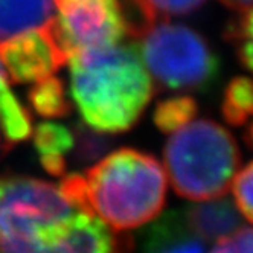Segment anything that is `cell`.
I'll return each instance as SVG.
<instances>
[{
	"label": "cell",
	"instance_id": "cell-2",
	"mask_svg": "<svg viewBox=\"0 0 253 253\" xmlns=\"http://www.w3.org/2000/svg\"><path fill=\"white\" fill-rule=\"evenodd\" d=\"M167 172L154 156L121 148L99 159L84 175H64L60 189L70 202L121 232L156 218L167 200Z\"/></svg>",
	"mask_w": 253,
	"mask_h": 253
},
{
	"label": "cell",
	"instance_id": "cell-8",
	"mask_svg": "<svg viewBox=\"0 0 253 253\" xmlns=\"http://www.w3.org/2000/svg\"><path fill=\"white\" fill-rule=\"evenodd\" d=\"M206 243L189 229L183 211H169L145 230L142 253H206Z\"/></svg>",
	"mask_w": 253,
	"mask_h": 253
},
{
	"label": "cell",
	"instance_id": "cell-23",
	"mask_svg": "<svg viewBox=\"0 0 253 253\" xmlns=\"http://www.w3.org/2000/svg\"><path fill=\"white\" fill-rule=\"evenodd\" d=\"M247 125H249V128L246 131V142L253 148V121H250Z\"/></svg>",
	"mask_w": 253,
	"mask_h": 253
},
{
	"label": "cell",
	"instance_id": "cell-10",
	"mask_svg": "<svg viewBox=\"0 0 253 253\" xmlns=\"http://www.w3.org/2000/svg\"><path fill=\"white\" fill-rule=\"evenodd\" d=\"M53 15V0H0V44L43 28Z\"/></svg>",
	"mask_w": 253,
	"mask_h": 253
},
{
	"label": "cell",
	"instance_id": "cell-1",
	"mask_svg": "<svg viewBox=\"0 0 253 253\" xmlns=\"http://www.w3.org/2000/svg\"><path fill=\"white\" fill-rule=\"evenodd\" d=\"M93 212L77 206L42 178L0 175V253H130Z\"/></svg>",
	"mask_w": 253,
	"mask_h": 253
},
{
	"label": "cell",
	"instance_id": "cell-21",
	"mask_svg": "<svg viewBox=\"0 0 253 253\" xmlns=\"http://www.w3.org/2000/svg\"><path fill=\"white\" fill-rule=\"evenodd\" d=\"M220 2L226 5L227 8L240 11V12H244L253 8V0H220Z\"/></svg>",
	"mask_w": 253,
	"mask_h": 253
},
{
	"label": "cell",
	"instance_id": "cell-19",
	"mask_svg": "<svg viewBox=\"0 0 253 253\" xmlns=\"http://www.w3.org/2000/svg\"><path fill=\"white\" fill-rule=\"evenodd\" d=\"M230 186L237 209L244 218L253 223V160L235 174Z\"/></svg>",
	"mask_w": 253,
	"mask_h": 253
},
{
	"label": "cell",
	"instance_id": "cell-16",
	"mask_svg": "<svg viewBox=\"0 0 253 253\" xmlns=\"http://www.w3.org/2000/svg\"><path fill=\"white\" fill-rule=\"evenodd\" d=\"M198 113V104L189 95H177L160 101L154 108L153 121L157 128L171 134L180 126L191 122Z\"/></svg>",
	"mask_w": 253,
	"mask_h": 253
},
{
	"label": "cell",
	"instance_id": "cell-9",
	"mask_svg": "<svg viewBox=\"0 0 253 253\" xmlns=\"http://www.w3.org/2000/svg\"><path fill=\"white\" fill-rule=\"evenodd\" d=\"M183 216L189 229L205 243H216L241 227L240 211L226 197L189 205L183 209Z\"/></svg>",
	"mask_w": 253,
	"mask_h": 253
},
{
	"label": "cell",
	"instance_id": "cell-6",
	"mask_svg": "<svg viewBox=\"0 0 253 253\" xmlns=\"http://www.w3.org/2000/svg\"><path fill=\"white\" fill-rule=\"evenodd\" d=\"M50 28L69 58L112 47L131 34L122 0H53Z\"/></svg>",
	"mask_w": 253,
	"mask_h": 253
},
{
	"label": "cell",
	"instance_id": "cell-4",
	"mask_svg": "<svg viewBox=\"0 0 253 253\" xmlns=\"http://www.w3.org/2000/svg\"><path fill=\"white\" fill-rule=\"evenodd\" d=\"M241 153L227 128L200 118L172 131L164 148L165 172L174 191L195 202L223 197L238 172Z\"/></svg>",
	"mask_w": 253,
	"mask_h": 253
},
{
	"label": "cell",
	"instance_id": "cell-18",
	"mask_svg": "<svg viewBox=\"0 0 253 253\" xmlns=\"http://www.w3.org/2000/svg\"><path fill=\"white\" fill-rule=\"evenodd\" d=\"M74 133H75V147L72 154L75 156V159L80 164L96 162L105 153V150L110 147V140L105 137L104 133L90 128L85 124L75 126Z\"/></svg>",
	"mask_w": 253,
	"mask_h": 253
},
{
	"label": "cell",
	"instance_id": "cell-20",
	"mask_svg": "<svg viewBox=\"0 0 253 253\" xmlns=\"http://www.w3.org/2000/svg\"><path fill=\"white\" fill-rule=\"evenodd\" d=\"M211 253H253V227H238L229 237L216 241Z\"/></svg>",
	"mask_w": 253,
	"mask_h": 253
},
{
	"label": "cell",
	"instance_id": "cell-11",
	"mask_svg": "<svg viewBox=\"0 0 253 253\" xmlns=\"http://www.w3.org/2000/svg\"><path fill=\"white\" fill-rule=\"evenodd\" d=\"M75 133L58 122H42L35 126L34 148L42 167L52 175H63L67 168V157L74 153Z\"/></svg>",
	"mask_w": 253,
	"mask_h": 253
},
{
	"label": "cell",
	"instance_id": "cell-5",
	"mask_svg": "<svg viewBox=\"0 0 253 253\" xmlns=\"http://www.w3.org/2000/svg\"><path fill=\"white\" fill-rule=\"evenodd\" d=\"M133 37L153 81L171 92H205L220 75V60L203 35L185 23L157 20Z\"/></svg>",
	"mask_w": 253,
	"mask_h": 253
},
{
	"label": "cell",
	"instance_id": "cell-13",
	"mask_svg": "<svg viewBox=\"0 0 253 253\" xmlns=\"http://www.w3.org/2000/svg\"><path fill=\"white\" fill-rule=\"evenodd\" d=\"M28 99L31 107L43 118H63L70 113L64 83L55 75L34 83Z\"/></svg>",
	"mask_w": 253,
	"mask_h": 253
},
{
	"label": "cell",
	"instance_id": "cell-12",
	"mask_svg": "<svg viewBox=\"0 0 253 253\" xmlns=\"http://www.w3.org/2000/svg\"><path fill=\"white\" fill-rule=\"evenodd\" d=\"M0 126L11 143L22 142L32 134V119L9 85V78L0 63Z\"/></svg>",
	"mask_w": 253,
	"mask_h": 253
},
{
	"label": "cell",
	"instance_id": "cell-14",
	"mask_svg": "<svg viewBox=\"0 0 253 253\" xmlns=\"http://www.w3.org/2000/svg\"><path fill=\"white\" fill-rule=\"evenodd\" d=\"M221 113L233 126H243L253 121V77H237L224 88Z\"/></svg>",
	"mask_w": 253,
	"mask_h": 253
},
{
	"label": "cell",
	"instance_id": "cell-15",
	"mask_svg": "<svg viewBox=\"0 0 253 253\" xmlns=\"http://www.w3.org/2000/svg\"><path fill=\"white\" fill-rule=\"evenodd\" d=\"M139 14V20L131 35L140 28L157 20H169L171 17L189 15L200 9L206 0H130Z\"/></svg>",
	"mask_w": 253,
	"mask_h": 253
},
{
	"label": "cell",
	"instance_id": "cell-22",
	"mask_svg": "<svg viewBox=\"0 0 253 253\" xmlns=\"http://www.w3.org/2000/svg\"><path fill=\"white\" fill-rule=\"evenodd\" d=\"M12 145H14V143H11L8 140V137L5 136V133L2 130V126H0V159H3L9 153V150L12 148Z\"/></svg>",
	"mask_w": 253,
	"mask_h": 253
},
{
	"label": "cell",
	"instance_id": "cell-7",
	"mask_svg": "<svg viewBox=\"0 0 253 253\" xmlns=\"http://www.w3.org/2000/svg\"><path fill=\"white\" fill-rule=\"evenodd\" d=\"M0 63L11 83L34 84L55 75L67 63V55L49 20L43 28L23 32L0 44Z\"/></svg>",
	"mask_w": 253,
	"mask_h": 253
},
{
	"label": "cell",
	"instance_id": "cell-3",
	"mask_svg": "<svg viewBox=\"0 0 253 253\" xmlns=\"http://www.w3.org/2000/svg\"><path fill=\"white\" fill-rule=\"evenodd\" d=\"M69 95L84 124L104 134L133 128L154 95V81L134 44L69 58Z\"/></svg>",
	"mask_w": 253,
	"mask_h": 253
},
{
	"label": "cell",
	"instance_id": "cell-17",
	"mask_svg": "<svg viewBox=\"0 0 253 253\" xmlns=\"http://www.w3.org/2000/svg\"><path fill=\"white\" fill-rule=\"evenodd\" d=\"M227 40L233 44L243 66L253 72V8L244 11L227 28Z\"/></svg>",
	"mask_w": 253,
	"mask_h": 253
}]
</instances>
